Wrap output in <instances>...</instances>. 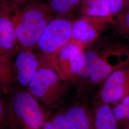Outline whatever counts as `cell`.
<instances>
[{
    "mask_svg": "<svg viewBox=\"0 0 129 129\" xmlns=\"http://www.w3.org/2000/svg\"><path fill=\"white\" fill-rule=\"evenodd\" d=\"M41 66L40 61L32 50L22 49L15 55L14 62L16 79L22 87H26Z\"/></svg>",
    "mask_w": 129,
    "mask_h": 129,
    "instance_id": "cell-10",
    "label": "cell"
},
{
    "mask_svg": "<svg viewBox=\"0 0 129 129\" xmlns=\"http://www.w3.org/2000/svg\"><path fill=\"white\" fill-rule=\"evenodd\" d=\"M116 18L117 27L119 32L129 42V1L124 9Z\"/></svg>",
    "mask_w": 129,
    "mask_h": 129,
    "instance_id": "cell-17",
    "label": "cell"
},
{
    "mask_svg": "<svg viewBox=\"0 0 129 129\" xmlns=\"http://www.w3.org/2000/svg\"><path fill=\"white\" fill-rule=\"evenodd\" d=\"M10 104L13 114L22 125L31 129H41L46 120L45 112L28 90L20 89L14 93Z\"/></svg>",
    "mask_w": 129,
    "mask_h": 129,
    "instance_id": "cell-6",
    "label": "cell"
},
{
    "mask_svg": "<svg viewBox=\"0 0 129 129\" xmlns=\"http://www.w3.org/2000/svg\"><path fill=\"white\" fill-rule=\"evenodd\" d=\"M103 44L84 50L78 69L80 82L91 86L100 84L114 72L129 67L127 47Z\"/></svg>",
    "mask_w": 129,
    "mask_h": 129,
    "instance_id": "cell-1",
    "label": "cell"
},
{
    "mask_svg": "<svg viewBox=\"0 0 129 129\" xmlns=\"http://www.w3.org/2000/svg\"><path fill=\"white\" fill-rule=\"evenodd\" d=\"M22 127H23V129H30V128H28L26 127H25V126H23V125H22Z\"/></svg>",
    "mask_w": 129,
    "mask_h": 129,
    "instance_id": "cell-21",
    "label": "cell"
},
{
    "mask_svg": "<svg viewBox=\"0 0 129 129\" xmlns=\"http://www.w3.org/2000/svg\"><path fill=\"white\" fill-rule=\"evenodd\" d=\"M129 95V67L119 69L102 83L97 95L98 103L117 104Z\"/></svg>",
    "mask_w": 129,
    "mask_h": 129,
    "instance_id": "cell-8",
    "label": "cell"
},
{
    "mask_svg": "<svg viewBox=\"0 0 129 129\" xmlns=\"http://www.w3.org/2000/svg\"><path fill=\"white\" fill-rule=\"evenodd\" d=\"M13 114L10 103L0 97V129H4L8 126Z\"/></svg>",
    "mask_w": 129,
    "mask_h": 129,
    "instance_id": "cell-18",
    "label": "cell"
},
{
    "mask_svg": "<svg viewBox=\"0 0 129 129\" xmlns=\"http://www.w3.org/2000/svg\"><path fill=\"white\" fill-rule=\"evenodd\" d=\"M111 23L102 19L80 17L72 22L71 40L85 47L95 41Z\"/></svg>",
    "mask_w": 129,
    "mask_h": 129,
    "instance_id": "cell-9",
    "label": "cell"
},
{
    "mask_svg": "<svg viewBox=\"0 0 129 129\" xmlns=\"http://www.w3.org/2000/svg\"><path fill=\"white\" fill-rule=\"evenodd\" d=\"M129 0H107L111 14L117 17L124 9Z\"/></svg>",
    "mask_w": 129,
    "mask_h": 129,
    "instance_id": "cell-19",
    "label": "cell"
},
{
    "mask_svg": "<svg viewBox=\"0 0 129 129\" xmlns=\"http://www.w3.org/2000/svg\"><path fill=\"white\" fill-rule=\"evenodd\" d=\"M81 1L47 0V3L56 16L66 17L79 6Z\"/></svg>",
    "mask_w": 129,
    "mask_h": 129,
    "instance_id": "cell-14",
    "label": "cell"
},
{
    "mask_svg": "<svg viewBox=\"0 0 129 129\" xmlns=\"http://www.w3.org/2000/svg\"><path fill=\"white\" fill-rule=\"evenodd\" d=\"M112 111L119 124H122L123 129H129V95L116 104Z\"/></svg>",
    "mask_w": 129,
    "mask_h": 129,
    "instance_id": "cell-15",
    "label": "cell"
},
{
    "mask_svg": "<svg viewBox=\"0 0 129 129\" xmlns=\"http://www.w3.org/2000/svg\"><path fill=\"white\" fill-rule=\"evenodd\" d=\"M84 47L71 40L55 55V68L60 76L68 82L78 81V72Z\"/></svg>",
    "mask_w": 129,
    "mask_h": 129,
    "instance_id": "cell-7",
    "label": "cell"
},
{
    "mask_svg": "<svg viewBox=\"0 0 129 129\" xmlns=\"http://www.w3.org/2000/svg\"><path fill=\"white\" fill-rule=\"evenodd\" d=\"M111 105L97 103L93 112L95 129H120Z\"/></svg>",
    "mask_w": 129,
    "mask_h": 129,
    "instance_id": "cell-13",
    "label": "cell"
},
{
    "mask_svg": "<svg viewBox=\"0 0 129 129\" xmlns=\"http://www.w3.org/2000/svg\"><path fill=\"white\" fill-rule=\"evenodd\" d=\"M72 25V22L64 16H55L48 23L36 46L44 59L41 65L50 66L56 70L55 55L71 40Z\"/></svg>",
    "mask_w": 129,
    "mask_h": 129,
    "instance_id": "cell-5",
    "label": "cell"
},
{
    "mask_svg": "<svg viewBox=\"0 0 129 129\" xmlns=\"http://www.w3.org/2000/svg\"><path fill=\"white\" fill-rule=\"evenodd\" d=\"M55 16L47 3L29 0L13 12L16 36L22 49L32 50L37 46L47 25Z\"/></svg>",
    "mask_w": 129,
    "mask_h": 129,
    "instance_id": "cell-2",
    "label": "cell"
},
{
    "mask_svg": "<svg viewBox=\"0 0 129 129\" xmlns=\"http://www.w3.org/2000/svg\"><path fill=\"white\" fill-rule=\"evenodd\" d=\"M64 112L70 129H95L93 113L86 105L74 103Z\"/></svg>",
    "mask_w": 129,
    "mask_h": 129,
    "instance_id": "cell-11",
    "label": "cell"
},
{
    "mask_svg": "<svg viewBox=\"0 0 129 129\" xmlns=\"http://www.w3.org/2000/svg\"><path fill=\"white\" fill-rule=\"evenodd\" d=\"M68 82L53 68L41 65L28 83V90L47 110L56 106L64 97Z\"/></svg>",
    "mask_w": 129,
    "mask_h": 129,
    "instance_id": "cell-4",
    "label": "cell"
},
{
    "mask_svg": "<svg viewBox=\"0 0 129 129\" xmlns=\"http://www.w3.org/2000/svg\"><path fill=\"white\" fill-rule=\"evenodd\" d=\"M79 15L80 18L102 19L111 23L114 21L107 0H82Z\"/></svg>",
    "mask_w": 129,
    "mask_h": 129,
    "instance_id": "cell-12",
    "label": "cell"
},
{
    "mask_svg": "<svg viewBox=\"0 0 129 129\" xmlns=\"http://www.w3.org/2000/svg\"><path fill=\"white\" fill-rule=\"evenodd\" d=\"M41 129H70L64 112H58L50 119L46 120Z\"/></svg>",
    "mask_w": 129,
    "mask_h": 129,
    "instance_id": "cell-16",
    "label": "cell"
},
{
    "mask_svg": "<svg viewBox=\"0 0 129 129\" xmlns=\"http://www.w3.org/2000/svg\"><path fill=\"white\" fill-rule=\"evenodd\" d=\"M5 2L12 5L14 7H18L23 5L29 0H2Z\"/></svg>",
    "mask_w": 129,
    "mask_h": 129,
    "instance_id": "cell-20",
    "label": "cell"
},
{
    "mask_svg": "<svg viewBox=\"0 0 129 129\" xmlns=\"http://www.w3.org/2000/svg\"><path fill=\"white\" fill-rule=\"evenodd\" d=\"M14 8L0 0V88L4 91L13 78L11 64L19 46L12 17Z\"/></svg>",
    "mask_w": 129,
    "mask_h": 129,
    "instance_id": "cell-3",
    "label": "cell"
}]
</instances>
